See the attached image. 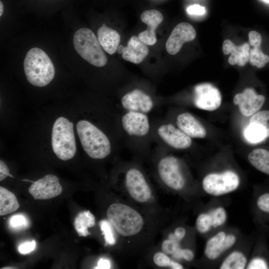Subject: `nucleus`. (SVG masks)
<instances>
[{
    "mask_svg": "<svg viewBox=\"0 0 269 269\" xmlns=\"http://www.w3.org/2000/svg\"><path fill=\"white\" fill-rule=\"evenodd\" d=\"M157 170L160 178L169 188L180 190L184 187L185 180L176 157L167 156L161 158L158 163Z\"/></svg>",
    "mask_w": 269,
    "mask_h": 269,
    "instance_id": "0eeeda50",
    "label": "nucleus"
},
{
    "mask_svg": "<svg viewBox=\"0 0 269 269\" xmlns=\"http://www.w3.org/2000/svg\"><path fill=\"white\" fill-rule=\"evenodd\" d=\"M181 259H183L186 261H192L194 257V254L193 251L188 249H181Z\"/></svg>",
    "mask_w": 269,
    "mask_h": 269,
    "instance_id": "79ce46f5",
    "label": "nucleus"
},
{
    "mask_svg": "<svg viewBox=\"0 0 269 269\" xmlns=\"http://www.w3.org/2000/svg\"><path fill=\"white\" fill-rule=\"evenodd\" d=\"M249 42L254 47H260L262 41V37L259 32L252 30L249 33Z\"/></svg>",
    "mask_w": 269,
    "mask_h": 269,
    "instance_id": "c9c22d12",
    "label": "nucleus"
},
{
    "mask_svg": "<svg viewBox=\"0 0 269 269\" xmlns=\"http://www.w3.org/2000/svg\"><path fill=\"white\" fill-rule=\"evenodd\" d=\"M1 269H14V268H13V267H5V268H2Z\"/></svg>",
    "mask_w": 269,
    "mask_h": 269,
    "instance_id": "49530a36",
    "label": "nucleus"
},
{
    "mask_svg": "<svg viewBox=\"0 0 269 269\" xmlns=\"http://www.w3.org/2000/svg\"><path fill=\"white\" fill-rule=\"evenodd\" d=\"M193 102L198 109L213 111L221 106L222 96L219 90L211 84L201 83L194 88Z\"/></svg>",
    "mask_w": 269,
    "mask_h": 269,
    "instance_id": "1a4fd4ad",
    "label": "nucleus"
},
{
    "mask_svg": "<svg viewBox=\"0 0 269 269\" xmlns=\"http://www.w3.org/2000/svg\"><path fill=\"white\" fill-rule=\"evenodd\" d=\"M236 241V237L234 235L219 232L207 241L205 255L210 260H216L224 252L232 247Z\"/></svg>",
    "mask_w": 269,
    "mask_h": 269,
    "instance_id": "2eb2a0df",
    "label": "nucleus"
},
{
    "mask_svg": "<svg viewBox=\"0 0 269 269\" xmlns=\"http://www.w3.org/2000/svg\"><path fill=\"white\" fill-rule=\"evenodd\" d=\"M123 107L128 111L146 114L151 111L153 103L151 97L139 89L126 94L122 98Z\"/></svg>",
    "mask_w": 269,
    "mask_h": 269,
    "instance_id": "dca6fc26",
    "label": "nucleus"
},
{
    "mask_svg": "<svg viewBox=\"0 0 269 269\" xmlns=\"http://www.w3.org/2000/svg\"><path fill=\"white\" fill-rule=\"evenodd\" d=\"M51 145L58 158L66 161L72 158L77 150L73 124L64 117L54 122L51 132Z\"/></svg>",
    "mask_w": 269,
    "mask_h": 269,
    "instance_id": "20e7f679",
    "label": "nucleus"
},
{
    "mask_svg": "<svg viewBox=\"0 0 269 269\" xmlns=\"http://www.w3.org/2000/svg\"><path fill=\"white\" fill-rule=\"evenodd\" d=\"M222 49L224 54H231L228 59V62L231 65L243 66L249 60L250 50L248 43L236 46L230 40L226 39L223 42Z\"/></svg>",
    "mask_w": 269,
    "mask_h": 269,
    "instance_id": "412c9836",
    "label": "nucleus"
},
{
    "mask_svg": "<svg viewBox=\"0 0 269 269\" xmlns=\"http://www.w3.org/2000/svg\"><path fill=\"white\" fill-rule=\"evenodd\" d=\"M95 218L88 210L79 212L74 221L75 229L79 236L86 237L90 234L88 229L95 226Z\"/></svg>",
    "mask_w": 269,
    "mask_h": 269,
    "instance_id": "393cba45",
    "label": "nucleus"
},
{
    "mask_svg": "<svg viewBox=\"0 0 269 269\" xmlns=\"http://www.w3.org/2000/svg\"><path fill=\"white\" fill-rule=\"evenodd\" d=\"M107 217L117 232L123 237L136 235L144 226L141 215L134 208L122 203L110 205L107 211Z\"/></svg>",
    "mask_w": 269,
    "mask_h": 269,
    "instance_id": "f03ea898",
    "label": "nucleus"
},
{
    "mask_svg": "<svg viewBox=\"0 0 269 269\" xmlns=\"http://www.w3.org/2000/svg\"><path fill=\"white\" fill-rule=\"evenodd\" d=\"M247 260L245 255L240 251L230 253L223 261L220 269H243L246 267Z\"/></svg>",
    "mask_w": 269,
    "mask_h": 269,
    "instance_id": "bb28decb",
    "label": "nucleus"
},
{
    "mask_svg": "<svg viewBox=\"0 0 269 269\" xmlns=\"http://www.w3.org/2000/svg\"><path fill=\"white\" fill-rule=\"evenodd\" d=\"M257 204L261 211L269 213V193L261 195L258 199Z\"/></svg>",
    "mask_w": 269,
    "mask_h": 269,
    "instance_id": "72a5a7b5",
    "label": "nucleus"
},
{
    "mask_svg": "<svg viewBox=\"0 0 269 269\" xmlns=\"http://www.w3.org/2000/svg\"><path fill=\"white\" fill-rule=\"evenodd\" d=\"M141 20L146 24L147 28L140 32L138 37L146 45H153L156 42L155 30L162 22L163 17L157 10L151 9L143 11L140 15Z\"/></svg>",
    "mask_w": 269,
    "mask_h": 269,
    "instance_id": "a211bd4d",
    "label": "nucleus"
},
{
    "mask_svg": "<svg viewBox=\"0 0 269 269\" xmlns=\"http://www.w3.org/2000/svg\"><path fill=\"white\" fill-rule=\"evenodd\" d=\"M3 11V5L2 2L0 1V16H1Z\"/></svg>",
    "mask_w": 269,
    "mask_h": 269,
    "instance_id": "c03bdc74",
    "label": "nucleus"
},
{
    "mask_svg": "<svg viewBox=\"0 0 269 269\" xmlns=\"http://www.w3.org/2000/svg\"><path fill=\"white\" fill-rule=\"evenodd\" d=\"M248 269H266L268 266L266 262L262 258L253 259L247 266Z\"/></svg>",
    "mask_w": 269,
    "mask_h": 269,
    "instance_id": "f704fd0d",
    "label": "nucleus"
},
{
    "mask_svg": "<svg viewBox=\"0 0 269 269\" xmlns=\"http://www.w3.org/2000/svg\"><path fill=\"white\" fill-rule=\"evenodd\" d=\"M196 37L194 28L188 22H181L173 29L166 42L165 47L171 55L177 53L183 44L192 41Z\"/></svg>",
    "mask_w": 269,
    "mask_h": 269,
    "instance_id": "f8f14e48",
    "label": "nucleus"
},
{
    "mask_svg": "<svg viewBox=\"0 0 269 269\" xmlns=\"http://www.w3.org/2000/svg\"><path fill=\"white\" fill-rule=\"evenodd\" d=\"M180 247V242L169 238L164 240L161 244L162 252L169 255H172Z\"/></svg>",
    "mask_w": 269,
    "mask_h": 269,
    "instance_id": "2f4dec72",
    "label": "nucleus"
},
{
    "mask_svg": "<svg viewBox=\"0 0 269 269\" xmlns=\"http://www.w3.org/2000/svg\"><path fill=\"white\" fill-rule=\"evenodd\" d=\"M97 36L101 45L106 52L111 55L116 53L121 40L120 35L116 30L103 24L98 30Z\"/></svg>",
    "mask_w": 269,
    "mask_h": 269,
    "instance_id": "4be33fe9",
    "label": "nucleus"
},
{
    "mask_svg": "<svg viewBox=\"0 0 269 269\" xmlns=\"http://www.w3.org/2000/svg\"><path fill=\"white\" fill-rule=\"evenodd\" d=\"M265 100L264 95L258 94L253 88H247L242 93L235 95L233 103L238 106L242 115L249 117L259 111Z\"/></svg>",
    "mask_w": 269,
    "mask_h": 269,
    "instance_id": "9b49d317",
    "label": "nucleus"
},
{
    "mask_svg": "<svg viewBox=\"0 0 269 269\" xmlns=\"http://www.w3.org/2000/svg\"><path fill=\"white\" fill-rule=\"evenodd\" d=\"M77 132L85 152L94 159H103L111 151L110 141L98 128L87 120H80L76 125Z\"/></svg>",
    "mask_w": 269,
    "mask_h": 269,
    "instance_id": "7ed1b4c3",
    "label": "nucleus"
},
{
    "mask_svg": "<svg viewBox=\"0 0 269 269\" xmlns=\"http://www.w3.org/2000/svg\"><path fill=\"white\" fill-rule=\"evenodd\" d=\"M177 127L190 137L204 138L206 131L203 126L191 114L179 115L176 119Z\"/></svg>",
    "mask_w": 269,
    "mask_h": 269,
    "instance_id": "6ab92c4d",
    "label": "nucleus"
},
{
    "mask_svg": "<svg viewBox=\"0 0 269 269\" xmlns=\"http://www.w3.org/2000/svg\"><path fill=\"white\" fill-rule=\"evenodd\" d=\"M36 243L34 240L27 242L20 245L18 247L19 252L23 255L27 254L34 250Z\"/></svg>",
    "mask_w": 269,
    "mask_h": 269,
    "instance_id": "4c0bfd02",
    "label": "nucleus"
},
{
    "mask_svg": "<svg viewBox=\"0 0 269 269\" xmlns=\"http://www.w3.org/2000/svg\"><path fill=\"white\" fill-rule=\"evenodd\" d=\"M123 46L122 45H120L119 46L118 48V52L120 54H122V50H123Z\"/></svg>",
    "mask_w": 269,
    "mask_h": 269,
    "instance_id": "a18cd8bd",
    "label": "nucleus"
},
{
    "mask_svg": "<svg viewBox=\"0 0 269 269\" xmlns=\"http://www.w3.org/2000/svg\"><path fill=\"white\" fill-rule=\"evenodd\" d=\"M169 267L172 269H183V266L181 264L173 260L171 261Z\"/></svg>",
    "mask_w": 269,
    "mask_h": 269,
    "instance_id": "37998d69",
    "label": "nucleus"
},
{
    "mask_svg": "<svg viewBox=\"0 0 269 269\" xmlns=\"http://www.w3.org/2000/svg\"><path fill=\"white\" fill-rule=\"evenodd\" d=\"M148 52L147 45L138 37L133 36L129 39L127 46L123 47L122 54L125 60L139 64L145 59Z\"/></svg>",
    "mask_w": 269,
    "mask_h": 269,
    "instance_id": "aec40b11",
    "label": "nucleus"
},
{
    "mask_svg": "<svg viewBox=\"0 0 269 269\" xmlns=\"http://www.w3.org/2000/svg\"><path fill=\"white\" fill-rule=\"evenodd\" d=\"M23 67L27 80L34 86H47L55 76L52 62L43 50L37 47L28 50L24 60Z\"/></svg>",
    "mask_w": 269,
    "mask_h": 269,
    "instance_id": "f257e3e1",
    "label": "nucleus"
},
{
    "mask_svg": "<svg viewBox=\"0 0 269 269\" xmlns=\"http://www.w3.org/2000/svg\"><path fill=\"white\" fill-rule=\"evenodd\" d=\"M264 1L269 3V0H262Z\"/></svg>",
    "mask_w": 269,
    "mask_h": 269,
    "instance_id": "de8ad7c7",
    "label": "nucleus"
},
{
    "mask_svg": "<svg viewBox=\"0 0 269 269\" xmlns=\"http://www.w3.org/2000/svg\"><path fill=\"white\" fill-rule=\"evenodd\" d=\"M157 133L167 144L175 149H186L192 144L191 137L172 124L160 126L157 130Z\"/></svg>",
    "mask_w": 269,
    "mask_h": 269,
    "instance_id": "4468645a",
    "label": "nucleus"
},
{
    "mask_svg": "<svg viewBox=\"0 0 269 269\" xmlns=\"http://www.w3.org/2000/svg\"><path fill=\"white\" fill-rule=\"evenodd\" d=\"M246 139L252 143H257L268 138L265 129L260 125L250 123L243 132Z\"/></svg>",
    "mask_w": 269,
    "mask_h": 269,
    "instance_id": "a878e982",
    "label": "nucleus"
},
{
    "mask_svg": "<svg viewBox=\"0 0 269 269\" xmlns=\"http://www.w3.org/2000/svg\"><path fill=\"white\" fill-rule=\"evenodd\" d=\"M125 185L129 195L137 202L146 203L152 199L151 190L144 175L138 169L132 168L127 171Z\"/></svg>",
    "mask_w": 269,
    "mask_h": 269,
    "instance_id": "6e6552de",
    "label": "nucleus"
},
{
    "mask_svg": "<svg viewBox=\"0 0 269 269\" xmlns=\"http://www.w3.org/2000/svg\"><path fill=\"white\" fill-rule=\"evenodd\" d=\"M167 255L163 252H157L153 256V261L158 267H169L172 260Z\"/></svg>",
    "mask_w": 269,
    "mask_h": 269,
    "instance_id": "473e14b6",
    "label": "nucleus"
},
{
    "mask_svg": "<svg viewBox=\"0 0 269 269\" xmlns=\"http://www.w3.org/2000/svg\"><path fill=\"white\" fill-rule=\"evenodd\" d=\"M10 226L15 230L26 228L28 225V221L26 216L22 214H16L9 219Z\"/></svg>",
    "mask_w": 269,
    "mask_h": 269,
    "instance_id": "7c9ffc66",
    "label": "nucleus"
},
{
    "mask_svg": "<svg viewBox=\"0 0 269 269\" xmlns=\"http://www.w3.org/2000/svg\"><path fill=\"white\" fill-rule=\"evenodd\" d=\"M249 162L261 172L269 175V151L264 148H256L248 155Z\"/></svg>",
    "mask_w": 269,
    "mask_h": 269,
    "instance_id": "5701e85b",
    "label": "nucleus"
},
{
    "mask_svg": "<svg viewBox=\"0 0 269 269\" xmlns=\"http://www.w3.org/2000/svg\"><path fill=\"white\" fill-rule=\"evenodd\" d=\"M100 229L104 236L106 245H114L116 238L113 232L112 225L109 221L103 220L99 223Z\"/></svg>",
    "mask_w": 269,
    "mask_h": 269,
    "instance_id": "c85d7f7f",
    "label": "nucleus"
},
{
    "mask_svg": "<svg viewBox=\"0 0 269 269\" xmlns=\"http://www.w3.org/2000/svg\"><path fill=\"white\" fill-rule=\"evenodd\" d=\"M185 234V229L178 227L175 229L174 233L169 234L168 238L180 242L184 238Z\"/></svg>",
    "mask_w": 269,
    "mask_h": 269,
    "instance_id": "e433bc0d",
    "label": "nucleus"
},
{
    "mask_svg": "<svg viewBox=\"0 0 269 269\" xmlns=\"http://www.w3.org/2000/svg\"><path fill=\"white\" fill-rule=\"evenodd\" d=\"M7 176H13L10 174L9 169L6 163L2 160H0V181L3 180Z\"/></svg>",
    "mask_w": 269,
    "mask_h": 269,
    "instance_id": "ea45409f",
    "label": "nucleus"
},
{
    "mask_svg": "<svg viewBox=\"0 0 269 269\" xmlns=\"http://www.w3.org/2000/svg\"><path fill=\"white\" fill-rule=\"evenodd\" d=\"M28 191L35 199L46 200L59 195L62 188L56 176L47 174L33 182Z\"/></svg>",
    "mask_w": 269,
    "mask_h": 269,
    "instance_id": "9d476101",
    "label": "nucleus"
},
{
    "mask_svg": "<svg viewBox=\"0 0 269 269\" xmlns=\"http://www.w3.org/2000/svg\"><path fill=\"white\" fill-rule=\"evenodd\" d=\"M250 123H255L261 125L266 131L269 137V111L264 110L257 112L252 115Z\"/></svg>",
    "mask_w": 269,
    "mask_h": 269,
    "instance_id": "c756f323",
    "label": "nucleus"
},
{
    "mask_svg": "<svg viewBox=\"0 0 269 269\" xmlns=\"http://www.w3.org/2000/svg\"><path fill=\"white\" fill-rule=\"evenodd\" d=\"M111 268V263L109 259L101 258L98 262V265L94 269H109Z\"/></svg>",
    "mask_w": 269,
    "mask_h": 269,
    "instance_id": "a19ab883",
    "label": "nucleus"
},
{
    "mask_svg": "<svg viewBox=\"0 0 269 269\" xmlns=\"http://www.w3.org/2000/svg\"><path fill=\"white\" fill-rule=\"evenodd\" d=\"M227 218L226 210L222 207H217L208 212L200 214L196 220V228L198 232L204 234L212 228L223 225Z\"/></svg>",
    "mask_w": 269,
    "mask_h": 269,
    "instance_id": "f3484780",
    "label": "nucleus"
},
{
    "mask_svg": "<svg viewBox=\"0 0 269 269\" xmlns=\"http://www.w3.org/2000/svg\"><path fill=\"white\" fill-rule=\"evenodd\" d=\"M249 60L251 65L261 68L269 62V56L265 54L260 47H254L250 51Z\"/></svg>",
    "mask_w": 269,
    "mask_h": 269,
    "instance_id": "cd10ccee",
    "label": "nucleus"
},
{
    "mask_svg": "<svg viewBox=\"0 0 269 269\" xmlns=\"http://www.w3.org/2000/svg\"><path fill=\"white\" fill-rule=\"evenodd\" d=\"M187 12L191 15H202L205 12V8L199 4H193L189 6L187 8Z\"/></svg>",
    "mask_w": 269,
    "mask_h": 269,
    "instance_id": "58836bf2",
    "label": "nucleus"
},
{
    "mask_svg": "<svg viewBox=\"0 0 269 269\" xmlns=\"http://www.w3.org/2000/svg\"><path fill=\"white\" fill-rule=\"evenodd\" d=\"M73 45L77 53L87 62L96 67H103L107 58L98 38L89 28H82L75 33Z\"/></svg>",
    "mask_w": 269,
    "mask_h": 269,
    "instance_id": "39448f33",
    "label": "nucleus"
},
{
    "mask_svg": "<svg viewBox=\"0 0 269 269\" xmlns=\"http://www.w3.org/2000/svg\"><path fill=\"white\" fill-rule=\"evenodd\" d=\"M19 205L15 195L3 187H0V215L16 211Z\"/></svg>",
    "mask_w": 269,
    "mask_h": 269,
    "instance_id": "b1692460",
    "label": "nucleus"
},
{
    "mask_svg": "<svg viewBox=\"0 0 269 269\" xmlns=\"http://www.w3.org/2000/svg\"><path fill=\"white\" fill-rule=\"evenodd\" d=\"M122 124L125 132L132 136H144L149 130L148 117L140 112L128 111L122 117Z\"/></svg>",
    "mask_w": 269,
    "mask_h": 269,
    "instance_id": "ddd939ff",
    "label": "nucleus"
},
{
    "mask_svg": "<svg viewBox=\"0 0 269 269\" xmlns=\"http://www.w3.org/2000/svg\"><path fill=\"white\" fill-rule=\"evenodd\" d=\"M240 185V178L234 171L228 170L206 175L202 182L204 191L207 194L219 196L236 190Z\"/></svg>",
    "mask_w": 269,
    "mask_h": 269,
    "instance_id": "423d86ee",
    "label": "nucleus"
}]
</instances>
